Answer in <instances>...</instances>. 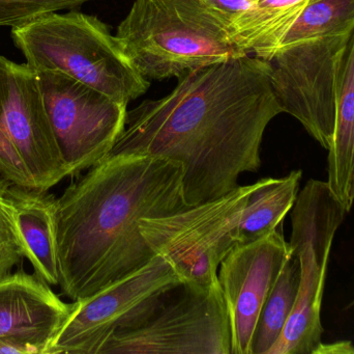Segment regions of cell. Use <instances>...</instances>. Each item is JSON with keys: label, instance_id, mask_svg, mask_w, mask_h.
<instances>
[{"label": "cell", "instance_id": "6da1fadb", "mask_svg": "<svg viewBox=\"0 0 354 354\" xmlns=\"http://www.w3.org/2000/svg\"><path fill=\"white\" fill-rule=\"evenodd\" d=\"M270 75V62L250 54L185 73L165 97L128 110L109 156L180 163L189 206L232 193L241 175L259 170L266 127L283 112Z\"/></svg>", "mask_w": 354, "mask_h": 354}, {"label": "cell", "instance_id": "7a4b0ae2", "mask_svg": "<svg viewBox=\"0 0 354 354\" xmlns=\"http://www.w3.org/2000/svg\"><path fill=\"white\" fill-rule=\"evenodd\" d=\"M187 207L183 166L167 158L120 154L79 175L55 201L62 294L86 299L142 269L157 254L140 220Z\"/></svg>", "mask_w": 354, "mask_h": 354}, {"label": "cell", "instance_id": "3957f363", "mask_svg": "<svg viewBox=\"0 0 354 354\" xmlns=\"http://www.w3.org/2000/svg\"><path fill=\"white\" fill-rule=\"evenodd\" d=\"M115 35L147 80L249 55L202 0H135Z\"/></svg>", "mask_w": 354, "mask_h": 354}, {"label": "cell", "instance_id": "277c9868", "mask_svg": "<svg viewBox=\"0 0 354 354\" xmlns=\"http://www.w3.org/2000/svg\"><path fill=\"white\" fill-rule=\"evenodd\" d=\"M12 37L35 72L62 73L122 103L145 95L151 85L134 68L116 35L95 17L50 12L12 27Z\"/></svg>", "mask_w": 354, "mask_h": 354}, {"label": "cell", "instance_id": "5b68a950", "mask_svg": "<svg viewBox=\"0 0 354 354\" xmlns=\"http://www.w3.org/2000/svg\"><path fill=\"white\" fill-rule=\"evenodd\" d=\"M99 354H231V328L218 280L176 283L116 328Z\"/></svg>", "mask_w": 354, "mask_h": 354}, {"label": "cell", "instance_id": "8992f818", "mask_svg": "<svg viewBox=\"0 0 354 354\" xmlns=\"http://www.w3.org/2000/svg\"><path fill=\"white\" fill-rule=\"evenodd\" d=\"M348 212L326 181L306 183L291 209V251L299 257L297 303L278 342L268 354H315L322 343V299L335 236Z\"/></svg>", "mask_w": 354, "mask_h": 354}, {"label": "cell", "instance_id": "52a82bcc", "mask_svg": "<svg viewBox=\"0 0 354 354\" xmlns=\"http://www.w3.org/2000/svg\"><path fill=\"white\" fill-rule=\"evenodd\" d=\"M0 175L49 191L68 177L48 116L39 74L0 56Z\"/></svg>", "mask_w": 354, "mask_h": 354}, {"label": "cell", "instance_id": "ba28073f", "mask_svg": "<svg viewBox=\"0 0 354 354\" xmlns=\"http://www.w3.org/2000/svg\"><path fill=\"white\" fill-rule=\"evenodd\" d=\"M255 183L224 197L181 211L142 218L141 234L157 255L163 256L185 282L218 281L223 260L239 245V227Z\"/></svg>", "mask_w": 354, "mask_h": 354}, {"label": "cell", "instance_id": "9c48e42d", "mask_svg": "<svg viewBox=\"0 0 354 354\" xmlns=\"http://www.w3.org/2000/svg\"><path fill=\"white\" fill-rule=\"evenodd\" d=\"M354 28L279 50L268 62L283 112L297 118L326 150L334 136L337 97Z\"/></svg>", "mask_w": 354, "mask_h": 354}, {"label": "cell", "instance_id": "30bf717a", "mask_svg": "<svg viewBox=\"0 0 354 354\" xmlns=\"http://www.w3.org/2000/svg\"><path fill=\"white\" fill-rule=\"evenodd\" d=\"M37 73L68 177H78L109 157L126 127L128 104L62 73Z\"/></svg>", "mask_w": 354, "mask_h": 354}, {"label": "cell", "instance_id": "8fae6325", "mask_svg": "<svg viewBox=\"0 0 354 354\" xmlns=\"http://www.w3.org/2000/svg\"><path fill=\"white\" fill-rule=\"evenodd\" d=\"M183 278L163 256L124 280L86 299L73 301L72 311L47 354H99L110 335L155 295Z\"/></svg>", "mask_w": 354, "mask_h": 354}, {"label": "cell", "instance_id": "7c38bea8", "mask_svg": "<svg viewBox=\"0 0 354 354\" xmlns=\"http://www.w3.org/2000/svg\"><path fill=\"white\" fill-rule=\"evenodd\" d=\"M291 254L282 231L237 245L218 267V280L228 311L231 354H250L264 303Z\"/></svg>", "mask_w": 354, "mask_h": 354}, {"label": "cell", "instance_id": "4fadbf2b", "mask_svg": "<svg viewBox=\"0 0 354 354\" xmlns=\"http://www.w3.org/2000/svg\"><path fill=\"white\" fill-rule=\"evenodd\" d=\"M72 311L47 282L23 270L0 278V338L18 337L48 348Z\"/></svg>", "mask_w": 354, "mask_h": 354}, {"label": "cell", "instance_id": "5bb4252c", "mask_svg": "<svg viewBox=\"0 0 354 354\" xmlns=\"http://www.w3.org/2000/svg\"><path fill=\"white\" fill-rule=\"evenodd\" d=\"M25 259L50 286H59L55 232L56 197L10 183L6 189Z\"/></svg>", "mask_w": 354, "mask_h": 354}, {"label": "cell", "instance_id": "9a60e30c", "mask_svg": "<svg viewBox=\"0 0 354 354\" xmlns=\"http://www.w3.org/2000/svg\"><path fill=\"white\" fill-rule=\"evenodd\" d=\"M303 172L292 170L282 178H263L255 183L239 227V245L264 238L278 230L291 211L299 193Z\"/></svg>", "mask_w": 354, "mask_h": 354}, {"label": "cell", "instance_id": "2e32d148", "mask_svg": "<svg viewBox=\"0 0 354 354\" xmlns=\"http://www.w3.org/2000/svg\"><path fill=\"white\" fill-rule=\"evenodd\" d=\"M309 0H254L253 6L230 26L236 43L266 58L270 48L295 20Z\"/></svg>", "mask_w": 354, "mask_h": 354}, {"label": "cell", "instance_id": "e0dca14e", "mask_svg": "<svg viewBox=\"0 0 354 354\" xmlns=\"http://www.w3.org/2000/svg\"><path fill=\"white\" fill-rule=\"evenodd\" d=\"M299 283V257L291 251L262 308L250 354H268L278 342L297 303Z\"/></svg>", "mask_w": 354, "mask_h": 354}, {"label": "cell", "instance_id": "ac0fdd59", "mask_svg": "<svg viewBox=\"0 0 354 354\" xmlns=\"http://www.w3.org/2000/svg\"><path fill=\"white\" fill-rule=\"evenodd\" d=\"M354 28V0H309L266 53L270 60L289 46Z\"/></svg>", "mask_w": 354, "mask_h": 354}, {"label": "cell", "instance_id": "d6986e66", "mask_svg": "<svg viewBox=\"0 0 354 354\" xmlns=\"http://www.w3.org/2000/svg\"><path fill=\"white\" fill-rule=\"evenodd\" d=\"M10 181L0 179V278L12 274L25 259L24 249L6 193Z\"/></svg>", "mask_w": 354, "mask_h": 354}, {"label": "cell", "instance_id": "ffe728a7", "mask_svg": "<svg viewBox=\"0 0 354 354\" xmlns=\"http://www.w3.org/2000/svg\"><path fill=\"white\" fill-rule=\"evenodd\" d=\"M93 0H0V27H17L50 12L76 8Z\"/></svg>", "mask_w": 354, "mask_h": 354}, {"label": "cell", "instance_id": "44dd1931", "mask_svg": "<svg viewBox=\"0 0 354 354\" xmlns=\"http://www.w3.org/2000/svg\"><path fill=\"white\" fill-rule=\"evenodd\" d=\"M202 1L229 28L254 3V0H202Z\"/></svg>", "mask_w": 354, "mask_h": 354}, {"label": "cell", "instance_id": "7402d4cb", "mask_svg": "<svg viewBox=\"0 0 354 354\" xmlns=\"http://www.w3.org/2000/svg\"><path fill=\"white\" fill-rule=\"evenodd\" d=\"M46 354V348L39 343L18 337L0 338V354Z\"/></svg>", "mask_w": 354, "mask_h": 354}, {"label": "cell", "instance_id": "603a6c76", "mask_svg": "<svg viewBox=\"0 0 354 354\" xmlns=\"http://www.w3.org/2000/svg\"><path fill=\"white\" fill-rule=\"evenodd\" d=\"M354 353V346L349 341H340L333 344L322 343L315 354H346Z\"/></svg>", "mask_w": 354, "mask_h": 354}]
</instances>
